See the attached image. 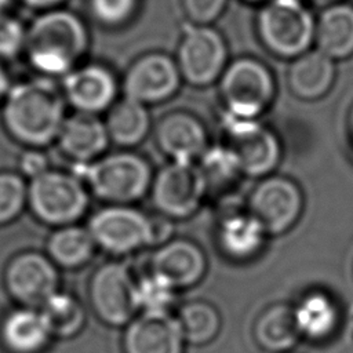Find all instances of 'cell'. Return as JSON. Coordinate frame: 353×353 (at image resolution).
Returning <instances> with one entry per match:
<instances>
[{
	"label": "cell",
	"instance_id": "cell-1",
	"mask_svg": "<svg viewBox=\"0 0 353 353\" xmlns=\"http://www.w3.org/2000/svg\"><path fill=\"white\" fill-rule=\"evenodd\" d=\"M4 121L10 132L29 145H46L63 125V102L46 81L15 85L7 95Z\"/></svg>",
	"mask_w": 353,
	"mask_h": 353
},
{
	"label": "cell",
	"instance_id": "cell-2",
	"mask_svg": "<svg viewBox=\"0 0 353 353\" xmlns=\"http://www.w3.org/2000/svg\"><path fill=\"white\" fill-rule=\"evenodd\" d=\"M25 46L30 63L40 72H68L87 47L81 21L68 11H51L39 17L26 33Z\"/></svg>",
	"mask_w": 353,
	"mask_h": 353
},
{
	"label": "cell",
	"instance_id": "cell-3",
	"mask_svg": "<svg viewBox=\"0 0 353 353\" xmlns=\"http://www.w3.org/2000/svg\"><path fill=\"white\" fill-rule=\"evenodd\" d=\"M74 170V176L85 179L97 196L113 203L139 199L150 182L148 163L132 153H117L94 164L79 161Z\"/></svg>",
	"mask_w": 353,
	"mask_h": 353
},
{
	"label": "cell",
	"instance_id": "cell-4",
	"mask_svg": "<svg viewBox=\"0 0 353 353\" xmlns=\"http://www.w3.org/2000/svg\"><path fill=\"white\" fill-rule=\"evenodd\" d=\"M258 32L272 52L296 58L314 40L316 22L301 0H272L258 15Z\"/></svg>",
	"mask_w": 353,
	"mask_h": 353
},
{
	"label": "cell",
	"instance_id": "cell-5",
	"mask_svg": "<svg viewBox=\"0 0 353 353\" xmlns=\"http://www.w3.org/2000/svg\"><path fill=\"white\" fill-rule=\"evenodd\" d=\"M165 225H157L138 210L113 205L98 211L91 218L88 230L105 250L124 254L160 243L168 234Z\"/></svg>",
	"mask_w": 353,
	"mask_h": 353
},
{
	"label": "cell",
	"instance_id": "cell-6",
	"mask_svg": "<svg viewBox=\"0 0 353 353\" xmlns=\"http://www.w3.org/2000/svg\"><path fill=\"white\" fill-rule=\"evenodd\" d=\"M225 145L236 156L241 172L248 176H263L273 171L281 156L277 137L258 119H244L228 112L222 114Z\"/></svg>",
	"mask_w": 353,
	"mask_h": 353
},
{
	"label": "cell",
	"instance_id": "cell-7",
	"mask_svg": "<svg viewBox=\"0 0 353 353\" xmlns=\"http://www.w3.org/2000/svg\"><path fill=\"white\" fill-rule=\"evenodd\" d=\"M225 112L244 119H258L274 95V83L265 65L252 58L230 63L221 77Z\"/></svg>",
	"mask_w": 353,
	"mask_h": 353
},
{
	"label": "cell",
	"instance_id": "cell-8",
	"mask_svg": "<svg viewBox=\"0 0 353 353\" xmlns=\"http://www.w3.org/2000/svg\"><path fill=\"white\" fill-rule=\"evenodd\" d=\"M29 201L34 214L44 222L66 225L84 212L88 196L77 176L46 171L33 178Z\"/></svg>",
	"mask_w": 353,
	"mask_h": 353
},
{
	"label": "cell",
	"instance_id": "cell-9",
	"mask_svg": "<svg viewBox=\"0 0 353 353\" xmlns=\"http://www.w3.org/2000/svg\"><path fill=\"white\" fill-rule=\"evenodd\" d=\"M207 194L197 164L171 161L157 174L153 183V203L172 218L190 216Z\"/></svg>",
	"mask_w": 353,
	"mask_h": 353
},
{
	"label": "cell",
	"instance_id": "cell-10",
	"mask_svg": "<svg viewBox=\"0 0 353 353\" xmlns=\"http://www.w3.org/2000/svg\"><path fill=\"white\" fill-rule=\"evenodd\" d=\"M303 207L298 185L284 176L262 179L250 196L248 211L262 223L268 234L287 232L299 218Z\"/></svg>",
	"mask_w": 353,
	"mask_h": 353
},
{
	"label": "cell",
	"instance_id": "cell-11",
	"mask_svg": "<svg viewBox=\"0 0 353 353\" xmlns=\"http://www.w3.org/2000/svg\"><path fill=\"white\" fill-rule=\"evenodd\" d=\"M226 47L218 32L201 25L189 26L178 50L181 74L193 85H208L223 72Z\"/></svg>",
	"mask_w": 353,
	"mask_h": 353
},
{
	"label": "cell",
	"instance_id": "cell-12",
	"mask_svg": "<svg viewBox=\"0 0 353 353\" xmlns=\"http://www.w3.org/2000/svg\"><path fill=\"white\" fill-rule=\"evenodd\" d=\"M90 294L99 317L113 325L127 323L138 309L135 283L120 263H108L99 268L92 277Z\"/></svg>",
	"mask_w": 353,
	"mask_h": 353
},
{
	"label": "cell",
	"instance_id": "cell-13",
	"mask_svg": "<svg viewBox=\"0 0 353 353\" xmlns=\"http://www.w3.org/2000/svg\"><path fill=\"white\" fill-rule=\"evenodd\" d=\"M178 65L161 54H150L138 59L124 80L125 97L141 103H153L170 98L179 87Z\"/></svg>",
	"mask_w": 353,
	"mask_h": 353
},
{
	"label": "cell",
	"instance_id": "cell-14",
	"mask_svg": "<svg viewBox=\"0 0 353 353\" xmlns=\"http://www.w3.org/2000/svg\"><path fill=\"white\" fill-rule=\"evenodd\" d=\"M185 336L170 313H143L125 330V353H183Z\"/></svg>",
	"mask_w": 353,
	"mask_h": 353
},
{
	"label": "cell",
	"instance_id": "cell-15",
	"mask_svg": "<svg viewBox=\"0 0 353 353\" xmlns=\"http://www.w3.org/2000/svg\"><path fill=\"white\" fill-rule=\"evenodd\" d=\"M57 283L54 265L39 254L19 255L7 269L10 292L26 305H43L57 292Z\"/></svg>",
	"mask_w": 353,
	"mask_h": 353
},
{
	"label": "cell",
	"instance_id": "cell-16",
	"mask_svg": "<svg viewBox=\"0 0 353 353\" xmlns=\"http://www.w3.org/2000/svg\"><path fill=\"white\" fill-rule=\"evenodd\" d=\"M156 139L171 161L193 163L208 148L204 125L199 119L183 112L163 117L157 125Z\"/></svg>",
	"mask_w": 353,
	"mask_h": 353
},
{
	"label": "cell",
	"instance_id": "cell-17",
	"mask_svg": "<svg viewBox=\"0 0 353 353\" xmlns=\"http://www.w3.org/2000/svg\"><path fill=\"white\" fill-rule=\"evenodd\" d=\"M201 248L189 240H172L160 247L152 258V272L165 279L176 290L192 287L205 273Z\"/></svg>",
	"mask_w": 353,
	"mask_h": 353
},
{
	"label": "cell",
	"instance_id": "cell-18",
	"mask_svg": "<svg viewBox=\"0 0 353 353\" xmlns=\"http://www.w3.org/2000/svg\"><path fill=\"white\" fill-rule=\"evenodd\" d=\"M69 102L83 113L105 109L116 92V83L110 72L98 65L84 66L70 72L63 81Z\"/></svg>",
	"mask_w": 353,
	"mask_h": 353
},
{
	"label": "cell",
	"instance_id": "cell-19",
	"mask_svg": "<svg viewBox=\"0 0 353 353\" xmlns=\"http://www.w3.org/2000/svg\"><path fill=\"white\" fill-rule=\"evenodd\" d=\"M268 233L262 223L250 212H232L222 218L216 229L221 251L230 259L247 261L255 256Z\"/></svg>",
	"mask_w": 353,
	"mask_h": 353
},
{
	"label": "cell",
	"instance_id": "cell-20",
	"mask_svg": "<svg viewBox=\"0 0 353 353\" xmlns=\"http://www.w3.org/2000/svg\"><path fill=\"white\" fill-rule=\"evenodd\" d=\"M335 76L334 59L319 50L296 57L288 69V85L302 99L323 97L332 85Z\"/></svg>",
	"mask_w": 353,
	"mask_h": 353
},
{
	"label": "cell",
	"instance_id": "cell-21",
	"mask_svg": "<svg viewBox=\"0 0 353 353\" xmlns=\"http://www.w3.org/2000/svg\"><path fill=\"white\" fill-rule=\"evenodd\" d=\"M317 50L331 59H342L353 54V7L334 4L325 8L314 32Z\"/></svg>",
	"mask_w": 353,
	"mask_h": 353
},
{
	"label": "cell",
	"instance_id": "cell-22",
	"mask_svg": "<svg viewBox=\"0 0 353 353\" xmlns=\"http://www.w3.org/2000/svg\"><path fill=\"white\" fill-rule=\"evenodd\" d=\"M108 135V128L95 116L81 112L63 121L58 137L66 154L87 161L105 149Z\"/></svg>",
	"mask_w": 353,
	"mask_h": 353
},
{
	"label": "cell",
	"instance_id": "cell-23",
	"mask_svg": "<svg viewBox=\"0 0 353 353\" xmlns=\"http://www.w3.org/2000/svg\"><path fill=\"white\" fill-rule=\"evenodd\" d=\"M292 313L299 335L312 341H323L331 336L339 320L335 302L321 291L303 295L292 307Z\"/></svg>",
	"mask_w": 353,
	"mask_h": 353
},
{
	"label": "cell",
	"instance_id": "cell-24",
	"mask_svg": "<svg viewBox=\"0 0 353 353\" xmlns=\"http://www.w3.org/2000/svg\"><path fill=\"white\" fill-rule=\"evenodd\" d=\"M50 335L43 313L32 309L12 312L1 327V339L12 353H37L46 346Z\"/></svg>",
	"mask_w": 353,
	"mask_h": 353
},
{
	"label": "cell",
	"instance_id": "cell-25",
	"mask_svg": "<svg viewBox=\"0 0 353 353\" xmlns=\"http://www.w3.org/2000/svg\"><path fill=\"white\" fill-rule=\"evenodd\" d=\"M254 334L258 345L269 352H285L301 336L295 325L292 307L277 303L268 307L256 320Z\"/></svg>",
	"mask_w": 353,
	"mask_h": 353
},
{
	"label": "cell",
	"instance_id": "cell-26",
	"mask_svg": "<svg viewBox=\"0 0 353 353\" xmlns=\"http://www.w3.org/2000/svg\"><path fill=\"white\" fill-rule=\"evenodd\" d=\"M108 134L120 145H135L149 130V114L143 103L125 97L117 102L108 117Z\"/></svg>",
	"mask_w": 353,
	"mask_h": 353
},
{
	"label": "cell",
	"instance_id": "cell-27",
	"mask_svg": "<svg viewBox=\"0 0 353 353\" xmlns=\"http://www.w3.org/2000/svg\"><path fill=\"white\" fill-rule=\"evenodd\" d=\"M203 176L207 194L222 192L233 185L240 176L241 168L233 152L225 145L207 148L197 164Z\"/></svg>",
	"mask_w": 353,
	"mask_h": 353
},
{
	"label": "cell",
	"instance_id": "cell-28",
	"mask_svg": "<svg viewBox=\"0 0 353 353\" xmlns=\"http://www.w3.org/2000/svg\"><path fill=\"white\" fill-rule=\"evenodd\" d=\"M176 319L185 341L193 345H204L212 341L221 327V319L216 309L203 301H193L182 305Z\"/></svg>",
	"mask_w": 353,
	"mask_h": 353
},
{
	"label": "cell",
	"instance_id": "cell-29",
	"mask_svg": "<svg viewBox=\"0 0 353 353\" xmlns=\"http://www.w3.org/2000/svg\"><path fill=\"white\" fill-rule=\"evenodd\" d=\"M94 243L90 230L66 226L55 232L48 241V251L54 261L62 266H79L90 259L94 251Z\"/></svg>",
	"mask_w": 353,
	"mask_h": 353
},
{
	"label": "cell",
	"instance_id": "cell-30",
	"mask_svg": "<svg viewBox=\"0 0 353 353\" xmlns=\"http://www.w3.org/2000/svg\"><path fill=\"white\" fill-rule=\"evenodd\" d=\"M41 306V313L51 334L58 336H70L76 334L84 321V312L80 303L70 295L55 292Z\"/></svg>",
	"mask_w": 353,
	"mask_h": 353
},
{
	"label": "cell",
	"instance_id": "cell-31",
	"mask_svg": "<svg viewBox=\"0 0 353 353\" xmlns=\"http://www.w3.org/2000/svg\"><path fill=\"white\" fill-rule=\"evenodd\" d=\"M175 299L176 288L153 272L135 283L137 307L143 313H168Z\"/></svg>",
	"mask_w": 353,
	"mask_h": 353
},
{
	"label": "cell",
	"instance_id": "cell-32",
	"mask_svg": "<svg viewBox=\"0 0 353 353\" xmlns=\"http://www.w3.org/2000/svg\"><path fill=\"white\" fill-rule=\"evenodd\" d=\"M26 189L14 174H0V223L11 221L23 207Z\"/></svg>",
	"mask_w": 353,
	"mask_h": 353
},
{
	"label": "cell",
	"instance_id": "cell-33",
	"mask_svg": "<svg viewBox=\"0 0 353 353\" xmlns=\"http://www.w3.org/2000/svg\"><path fill=\"white\" fill-rule=\"evenodd\" d=\"M137 6V0H91L94 15L106 25L124 22Z\"/></svg>",
	"mask_w": 353,
	"mask_h": 353
},
{
	"label": "cell",
	"instance_id": "cell-34",
	"mask_svg": "<svg viewBox=\"0 0 353 353\" xmlns=\"http://www.w3.org/2000/svg\"><path fill=\"white\" fill-rule=\"evenodd\" d=\"M26 33L19 21L0 14V57L15 55L25 46Z\"/></svg>",
	"mask_w": 353,
	"mask_h": 353
},
{
	"label": "cell",
	"instance_id": "cell-35",
	"mask_svg": "<svg viewBox=\"0 0 353 353\" xmlns=\"http://www.w3.org/2000/svg\"><path fill=\"white\" fill-rule=\"evenodd\" d=\"M183 3L189 17L194 22L205 25L221 14L226 0H183Z\"/></svg>",
	"mask_w": 353,
	"mask_h": 353
},
{
	"label": "cell",
	"instance_id": "cell-36",
	"mask_svg": "<svg viewBox=\"0 0 353 353\" xmlns=\"http://www.w3.org/2000/svg\"><path fill=\"white\" fill-rule=\"evenodd\" d=\"M21 167L26 175L36 178L47 171V160L43 154L37 152H29L23 154L21 160Z\"/></svg>",
	"mask_w": 353,
	"mask_h": 353
},
{
	"label": "cell",
	"instance_id": "cell-37",
	"mask_svg": "<svg viewBox=\"0 0 353 353\" xmlns=\"http://www.w3.org/2000/svg\"><path fill=\"white\" fill-rule=\"evenodd\" d=\"M7 90H8V79L3 66L0 65V99L7 92Z\"/></svg>",
	"mask_w": 353,
	"mask_h": 353
},
{
	"label": "cell",
	"instance_id": "cell-38",
	"mask_svg": "<svg viewBox=\"0 0 353 353\" xmlns=\"http://www.w3.org/2000/svg\"><path fill=\"white\" fill-rule=\"evenodd\" d=\"M28 4L33 6V7H47V6H52L61 0H25Z\"/></svg>",
	"mask_w": 353,
	"mask_h": 353
},
{
	"label": "cell",
	"instance_id": "cell-39",
	"mask_svg": "<svg viewBox=\"0 0 353 353\" xmlns=\"http://www.w3.org/2000/svg\"><path fill=\"white\" fill-rule=\"evenodd\" d=\"M349 131H350V137H352V141H353V109H352L350 116H349Z\"/></svg>",
	"mask_w": 353,
	"mask_h": 353
},
{
	"label": "cell",
	"instance_id": "cell-40",
	"mask_svg": "<svg viewBox=\"0 0 353 353\" xmlns=\"http://www.w3.org/2000/svg\"><path fill=\"white\" fill-rule=\"evenodd\" d=\"M10 3H11V0H0V14H1V11H3L6 7L10 6Z\"/></svg>",
	"mask_w": 353,
	"mask_h": 353
},
{
	"label": "cell",
	"instance_id": "cell-41",
	"mask_svg": "<svg viewBox=\"0 0 353 353\" xmlns=\"http://www.w3.org/2000/svg\"><path fill=\"white\" fill-rule=\"evenodd\" d=\"M250 1H259V0H250Z\"/></svg>",
	"mask_w": 353,
	"mask_h": 353
}]
</instances>
